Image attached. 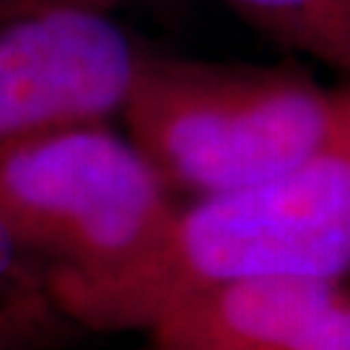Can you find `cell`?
I'll use <instances>...</instances> for the list:
<instances>
[{
  "label": "cell",
  "instance_id": "obj_2",
  "mask_svg": "<svg viewBox=\"0 0 350 350\" xmlns=\"http://www.w3.org/2000/svg\"><path fill=\"white\" fill-rule=\"evenodd\" d=\"M176 198L262 182L329 146V91L288 65L148 50L120 117Z\"/></svg>",
  "mask_w": 350,
  "mask_h": 350
},
{
  "label": "cell",
  "instance_id": "obj_12",
  "mask_svg": "<svg viewBox=\"0 0 350 350\" xmlns=\"http://www.w3.org/2000/svg\"><path fill=\"white\" fill-rule=\"evenodd\" d=\"M133 350H153V348H150V345H146V342H143L140 348H133Z\"/></svg>",
  "mask_w": 350,
  "mask_h": 350
},
{
  "label": "cell",
  "instance_id": "obj_6",
  "mask_svg": "<svg viewBox=\"0 0 350 350\" xmlns=\"http://www.w3.org/2000/svg\"><path fill=\"white\" fill-rule=\"evenodd\" d=\"M286 50L350 75V0H221Z\"/></svg>",
  "mask_w": 350,
  "mask_h": 350
},
{
  "label": "cell",
  "instance_id": "obj_5",
  "mask_svg": "<svg viewBox=\"0 0 350 350\" xmlns=\"http://www.w3.org/2000/svg\"><path fill=\"white\" fill-rule=\"evenodd\" d=\"M153 350H350V283L250 278L163 301L138 329Z\"/></svg>",
  "mask_w": 350,
  "mask_h": 350
},
{
  "label": "cell",
  "instance_id": "obj_3",
  "mask_svg": "<svg viewBox=\"0 0 350 350\" xmlns=\"http://www.w3.org/2000/svg\"><path fill=\"white\" fill-rule=\"evenodd\" d=\"M176 202L148 156L112 122L0 146V224L44 267V288L125 262Z\"/></svg>",
  "mask_w": 350,
  "mask_h": 350
},
{
  "label": "cell",
  "instance_id": "obj_7",
  "mask_svg": "<svg viewBox=\"0 0 350 350\" xmlns=\"http://www.w3.org/2000/svg\"><path fill=\"white\" fill-rule=\"evenodd\" d=\"M73 325L55 309L44 286L0 293V350H50Z\"/></svg>",
  "mask_w": 350,
  "mask_h": 350
},
{
  "label": "cell",
  "instance_id": "obj_1",
  "mask_svg": "<svg viewBox=\"0 0 350 350\" xmlns=\"http://www.w3.org/2000/svg\"><path fill=\"white\" fill-rule=\"evenodd\" d=\"M250 278L350 283V159L342 150L327 146L283 174L176 202L125 262L44 291L75 329L138 332L176 293Z\"/></svg>",
  "mask_w": 350,
  "mask_h": 350
},
{
  "label": "cell",
  "instance_id": "obj_9",
  "mask_svg": "<svg viewBox=\"0 0 350 350\" xmlns=\"http://www.w3.org/2000/svg\"><path fill=\"white\" fill-rule=\"evenodd\" d=\"M329 112H332L329 146H335L350 159V83L329 91Z\"/></svg>",
  "mask_w": 350,
  "mask_h": 350
},
{
  "label": "cell",
  "instance_id": "obj_8",
  "mask_svg": "<svg viewBox=\"0 0 350 350\" xmlns=\"http://www.w3.org/2000/svg\"><path fill=\"white\" fill-rule=\"evenodd\" d=\"M29 286H44L42 270H34V260L16 244L8 228L0 224V293Z\"/></svg>",
  "mask_w": 350,
  "mask_h": 350
},
{
  "label": "cell",
  "instance_id": "obj_11",
  "mask_svg": "<svg viewBox=\"0 0 350 350\" xmlns=\"http://www.w3.org/2000/svg\"><path fill=\"white\" fill-rule=\"evenodd\" d=\"M29 5H37V3H29V0H0V21L11 18L16 13H21Z\"/></svg>",
  "mask_w": 350,
  "mask_h": 350
},
{
  "label": "cell",
  "instance_id": "obj_10",
  "mask_svg": "<svg viewBox=\"0 0 350 350\" xmlns=\"http://www.w3.org/2000/svg\"><path fill=\"white\" fill-rule=\"evenodd\" d=\"M29 3H83V5H96V8H107V11H156L169 5L172 0H29Z\"/></svg>",
  "mask_w": 350,
  "mask_h": 350
},
{
  "label": "cell",
  "instance_id": "obj_4",
  "mask_svg": "<svg viewBox=\"0 0 350 350\" xmlns=\"http://www.w3.org/2000/svg\"><path fill=\"white\" fill-rule=\"evenodd\" d=\"M146 55L96 5L37 3L0 21V146L120 120Z\"/></svg>",
  "mask_w": 350,
  "mask_h": 350
}]
</instances>
